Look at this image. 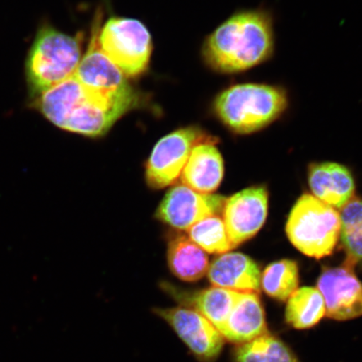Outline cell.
<instances>
[{"label": "cell", "instance_id": "obj_1", "mask_svg": "<svg viewBox=\"0 0 362 362\" xmlns=\"http://www.w3.org/2000/svg\"><path fill=\"white\" fill-rule=\"evenodd\" d=\"M137 103L138 95L134 89L121 94L97 92L85 88L74 76L40 94L30 105L59 129L99 137L106 134Z\"/></svg>", "mask_w": 362, "mask_h": 362}, {"label": "cell", "instance_id": "obj_2", "mask_svg": "<svg viewBox=\"0 0 362 362\" xmlns=\"http://www.w3.org/2000/svg\"><path fill=\"white\" fill-rule=\"evenodd\" d=\"M275 51L274 18L264 8L241 11L206 40L202 56L221 74H239L270 60Z\"/></svg>", "mask_w": 362, "mask_h": 362}, {"label": "cell", "instance_id": "obj_3", "mask_svg": "<svg viewBox=\"0 0 362 362\" xmlns=\"http://www.w3.org/2000/svg\"><path fill=\"white\" fill-rule=\"evenodd\" d=\"M291 98L283 86L243 83L217 95L214 115L233 133L252 134L275 123L288 110Z\"/></svg>", "mask_w": 362, "mask_h": 362}, {"label": "cell", "instance_id": "obj_4", "mask_svg": "<svg viewBox=\"0 0 362 362\" xmlns=\"http://www.w3.org/2000/svg\"><path fill=\"white\" fill-rule=\"evenodd\" d=\"M81 57L79 36L47 24L40 26L25 62L29 101L74 76Z\"/></svg>", "mask_w": 362, "mask_h": 362}, {"label": "cell", "instance_id": "obj_5", "mask_svg": "<svg viewBox=\"0 0 362 362\" xmlns=\"http://www.w3.org/2000/svg\"><path fill=\"white\" fill-rule=\"evenodd\" d=\"M339 212L311 194L302 196L289 214L288 238L305 255L322 259L332 255L341 235Z\"/></svg>", "mask_w": 362, "mask_h": 362}, {"label": "cell", "instance_id": "obj_6", "mask_svg": "<svg viewBox=\"0 0 362 362\" xmlns=\"http://www.w3.org/2000/svg\"><path fill=\"white\" fill-rule=\"evenodd\" d=\"M99 45L102 51L126 78L146 71L152 53V39L142 22L129 18L112 17L101 27Z\"/></svg>", "mask_w": 362, "mask_h": 362}, {"label": "cell", "instance_id": "obj_7", "mask_svg": "<svg viewBox=\"0 0 362 362\" xmlns=\"http://www.w3.org/2000/svg\"><path fill=\"white\" fill-rule=\"evenodd\" d=\"M218 142L214 136L198 126H188L163 137L149 156L146 178L149 187L160 189L178 180L189 156L198 144Z\"/></svg>", "mask_w": 362, "mask_h": 362}, {"label": "cell", "instance_id": "obj_8", "mask_svg": "<svg viewBox=\"0 0 362 362\" xmlns=\"http://www.w3.org/2000/svg\"><path fill=\"white\" fill-rule=\"evenodd\" d=\"M201 362H214L224 346V338L214 325L198 312L182 306L156 309Z\"/></svg>", "mask_w": 362, "mask_h": 362}, {"label": "cell", "instance_id": "obj_9", "mask_svg": "<svg viewBox=\"0 0 362 362\" xmlns=\"http://www.w3.org/2000/svg\"><path fill=\"white\" fill-rule=\"evenodd\" d=\"M226 199L203 194L187 185L172 187L158 206L156 218L180 230H188L199 221L223 211Z\"/></svg>", "mask_w": 362, "mask_h": 362}, {"label": "cell", "instance_id": "obj_10", "mask_svg": "<svg viewBox=\"0 0 362 362\" xmlns=\"http://www.w3.org/2000/svg\"><path fill=\"white\" fill-rule=\"evenodd\" d=\"M268 191L262 187L247 188L226 199L223 221L233 247L259 232L268 216Z\"/></svg>", "mask_w": 362, "mask_h": 362}, {"label": "cell", "instance_id": "obj_11", "mask_svg": "<svg viewBox=\"0 0 362 362\" xmlns=\"http://www.w3.org/2000/svg\"><path fill=\"white\" fill-rule=\"evenodd\" d=\"M327 315L344 321L362 315V284L351 267L325 269L317 282Z\"/></svg>", "mask_w": 362, "mask_h": 362}, {"label": "cell", "instance_id": "obj_12", "mask_svg": "<svg viewBox=\"0 0 362 362\" xmlns=\"http://www.w3.org/2000/svg\"><path fill=\"white\" fill-rule=\"evenodd\" d=\"M94 21L87 52L81 57L74 75L85 88L107 94H121L132 90L126 76L104 54L99 45L101 19Z\"/></svg>", "mask_w": 362, "mask_h": 362}, {"label": "cell", "instance_id": "obj_13", "mask_svg": "<svg viewBox=\"0 0 362 362\" xmlns=\"http://www.w3.org/2000/svg\"><path fill=\"white\" fill-rule=\"evenodd\" d=\"M161 288L180 306L198 312L220 332L241 293L215 286L202 291H187L170 283H162Z\"/></svg>", "mask_w": 362, "mask_h": 362}, {"label": "cell", "instance_id": "obj_14", "mask_svg": "<svg viewBox=\"0 0 362 362\" xmlns=\"http://www.w3.org/2000/svg\"><path fill=\"white\" fill-rule=\"evenodd\" d=\"M215 287L237 292L259 293L261 271L251 257L239 252H226L216 257L207 272Z\"/></svg>", "mask_w": 362, "mask_h": 362}, {"label": "cell", "instance_id": "obj_15", "mask_svg": "<svg viewBox=\"0 0 362 362\" xmlns=\"http://www.w3.org/2000/svg\"><path fill=\"white\" fill-rule=\"evenodd\" d=\"M309 184L314 197L333 208H342L354 197V179L346 166L337 163L312 164Z\"/></svg>", "mask_w": 362, "mask_h": 362}, {"label": "cell", "instance_id": "obj_16", "mask_svg": "<svg viewBox=\"0 0 362 362\" xmlns=\"http://www.w3.org/2000/svg\"><path fill=\"white\" fill-rule=\"evenodd\" d=\"M266 333H268V327L259 294L240 293L221 334L226 341L241 345Z\"/></svg>", "mask_w": 362, "mask_h": 362}, {"label": "cell", "instance_id": "obj_17", "mask_svg": "<svg viewBox=\"0 0 362 362\" xmlns=\"http://www.w3.org/2000/svg\"><path fill=\"white\" fill-rule=\"evenodd\" d=\"M216 144L202 143L194 148L180 175L184 185L203 194H211L219 187L224 162Z\"/></svg>", "mask_w": 362, "mask_h": 362}, {"label": "cell", "instance_id": "obj_18", "mask_svg": "<svg viewBox=\"0 0 362 362\" xmlns=\"http://www.w3.org/2000/svg\"><path fill=\"white\" fill-rule=\"evenodd\" d=\"M167 259L172 274L185 282H196L207 274L209 259L191 238L178 235L169 243Z\"/></svg>", "mask_w": 362, "mask_h": 362}, {"label": "cell", "instance_id": "obj_19", "mask_svg": "<svg viewBox=\"0 0 362 362\" xmlns=\"http://www.w3.org/2000/svg\"><path fill=\"white\" fill-rule=\"evenodd\" d=\"M327 315L322 294L318 288H298L288 298L285 320L294 329H306L315 327Z\"/></svg>", "mask_w": 362, "mask_h": 362}, {"label": "cell", "instance_id": "obj_20", "mask_svg": "<svg viewBox=\"0 0 362 362\" xmlns=\"http://www.w3.org/2000/svg\"><path fill=\"white\" fill-rule=\"evenodd\" d=\"M235 362H300L281 339L269 333L238 345Z\"/></svg>", "mask_w": 362, "mask_h": 362}, {"label": "cell", "instance_id": "obj_21", "mask_svg": "<svg viewBox=\"0 0 362 362\" xmlns=\"http://www.w3.org/2000/svg\"><path fill=\"white\" fill-rule=\"evenodd\" d=\"M341 237L346 259L344 265L354 268L362 264V199L353 197L342 207Z\"/></svg>", "mask_w": 362, "mask_h": 362}, {"label": "cell", "instance_id": "obj_22", "mask_svg": "<svg viewBox=\"0 0 362 362\" xmlns=\"http://www.w3.org/2000/svg\"><path fill=\"white\" fill-rule=\"evenodd\" d=\"M298 286V268L296 262L284 259L273 262L261 276V287L269 296L288 300Z\"/></svg>", "mask_w": 362, "mask_h": 362}, {"label": "cell", "instance_id": "obj_23", "mask_svg": "<svg viewBox=\"0 0 362 362\" xmlns=\"http://www.w3.org/2000/svg\"><path fill=\"white\" fill-rule=\"evenodd\" d=\"M187 232L189 238L206 252L223 255L233 248L223 219L216 215L199 221Z\"/></svg>", "mask_w": 362, "mask_h": 362}]
</instances>
